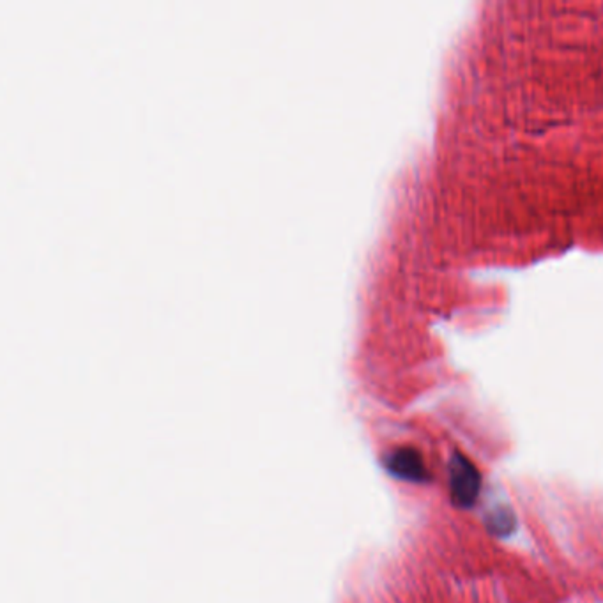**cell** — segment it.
I'll return each instance as SVG.
<instances>
[{
  "label": "cell",
  "instance_id": "1",
  "mask_svg": "<svg viewBox=\"0 0 603 603\" xmlns=\"http://www.w3.org/2000/svg\"><path fill=\"white\" fill-rule=\"evenodd\" d=\"M450 493L455 506L467 510L472 508L480 491H481V474L466 455L455 451L450 464Z\"/></svg>",
  "mask_w": 603,
  "mask_h": 603
},
{
  "label": "cell",
  "instance_id": "2",
  "mask_svg": "<svg viewBox=\"0 0 603 603\" xmlns=\"http://www.w3.org/2000/svg\"><path fill=\"white\" fill-rule=\"evenodd\" d=\"M386 469L400 480L411 483H428L430 472L423 462V457L412 448H397L389 451L384 459Z\"/></svg>",
  "mask_w": 603,
  "mask_h": 603
},
{
  "label": "cell",
  "instance_id": "3",
  "mask_svg": "<svg viewBox=\"0 0 603 603\" xmlns=\"http://www.w3.org/2000/svg\"><path fill=\"white\" fill-rule=\"evenodd\" d=\"M485 524H487V529L492 534L503 538V536H508V534L513 533V529H515V517H513V513H512L510 508L499 506V508H495V510L487 513Z\"/></svg>",
  "mask_w": 603,
  "mask_h": 603
}]
</instances>
